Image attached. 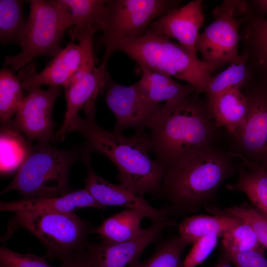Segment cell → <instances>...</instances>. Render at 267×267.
<instances>
[{"mask_svg":"<svg viewBox=\"0 0 267 267\" xmlns=\"http://www.w3.org/2000/svg\"><path fill=\"white\" fill-rule=\"evenodd\" d=\"M196 91L165 102L148 129L151 152L164 172L191 153L215 145L221 134Z\"/></svg>","mask_w":267,"mask_h":267,"instance_id":"1","label":"cell"},{"mask_svg":"<svg viewBox=\"0 0 267 267\" xmlns=\"http://www.w3.org/2000/svg\"><path fill=\"white\" fill-rule=\"evenodd\" d=\"M229 150L215 145L196 150L164 172L160 192L170 217L213 206L222 183L237 171Z\"/></svg>","mask_w":267,"mask_h":267,"instance_id":"2","label":"cell"},{"mask_svg":"<svg viewBox=\"0 0 267 267\" xmlns=\"http://www.w3.org/2000/svg\"><path fill=\"white\" fill-rule=\"evenodd\" d=\"M96 108L79 115L69 127L67 134L78 132L84 138L83 145L88 152L101 154L117 167L120 184L140 194H159L164 171L156 160L149 156L151 152L149 135L136 132L132 136H125L99 126L95 119Z\"/></svg>","mask_w":267,"mask_h":267,"instance_id":"3","label":"cell"},{"mask_svg":"<svg viewBox=\"0 0 267 267\" xmlns=\"http://www.w3.org/2000/svg\"><path fill=\"white\" fill-rule=\"evenodd\" d=\"M122 51L140 68L175 77L194 87L198 93H206L216 69L199 59L179 44L148 29L141 37L120 41L114 51Z\"/></svg>","mask_w":267,"mask_h":267,"instance_id":"4","label":"cell"},{"mask_svg":"<svg viewBox=\"0 0 267 267\" xmlns=\"http://www.w3.org/2000/svg\"><path fill=\"white\" fill-rule=\"evenodd\" d=\"M50 142L31 145L28 153L11 182L0 194L18 191L25 199L52 197L72 191L69 174L72 165L83 162L89 153L83 146L60 150Z\"/></svg>","mask_w":267,"mask_h":267,"instance_id":"5","label":"cell"},{"mask_svg":"<svg viewBox=\"0 0 267 267\" xmlns=\"http://www.w3.org/2000/svg\"><path fill=\"white\" fill-rule=\"evenodd\" d=\"M19 228L39 240L45 248L47 258L62 262L87 248L89 243L88 236L93 233L94 227L75 213L20 211L10 218L4 238Z\"/></svg>","mask_w":267,"mask_h":267,"instance_id":"6","label":"cell"},{"mask_svg":"<svg viewBox=\"0 0 267 267\" xmlns=\"http://www.w3.org/2000/svg\"><path fill=\"white\" fill-rule=\"evenodd\" d=\"M26 27L19 43L21 50L6 56L4 64L16 71L41 56H54L62 47L66 31L72 26L71 14L60 0H31Z\"/></svg>","mask_w":267,"mask_h":267,"instance_id":"7","label":"cell"},{"mask_svg":"<svg viewBox=\"0 0 267 267\" xmlns=\"http://www.w3.org/2000/svg\"><path fill=\"white\" fill-rule=\"evenodd\" d=\"M180 0H107L106 26L99 40L104 46V56L110 57L116 45L125 40L137 39L149 25L163 15L179 8Z\"/></svg>","mask_w":267,"mask_h":267,"instance_id":"8","label":"cell"},{"mask_svg":"<svg viewBox=\"0 0 267 267\" xmlns=\"http://www.w3.org/2000/svg\"><path fill=\"white\" fill-rule=\"evenodd\" d=\"M248 7L246 0H224L213 9L214 21L199 34L195 44L203 61L217 70L239 57L241 15Z\"/></svg>","mask_w":267,"mask_h":267,"instance_id":"9","label":"cell"},{"mask_svg":"<svg viewBox=\"0 0 267 267\" xmlns=\"http://www.w3.org/2000/svg\"><path fill=\"white\" fill-rule=\"evenodd\" d=\"M248 104L245 122L230 138L233 157L267 163V84L251 79L241 88Z\"/></svg>","mask_w":267,"mask_h":267,"instance_id":"10","label":"cell"},{"mask_svg":"<svg viewBox=\"0 0 267 267\" xmlns=\"http://www.w3.org/2000/svg\"><path fill=\"white\" fill-rule=\"evenodd\" d=\"M93 37L92 35L86 36L79 41L78 44L70 42L40 73L25 75L20 80L24 90L29 92L44 85L62 86L65 89L76 74L94 71L96 67Z\"/></svg>","mask_w":267,"mask_h":267,"instance_id":"11","label":"cell"},{"mask_svg":"<svg viewBox=\"0 0 267 267\" xmlns=\"http://www.w3.org/2000/svg\"><path fill=\"white\" fill-rule=\"evenodd\" d=\"M29 92L6 126L23 133L31 143L35 140L54 142L52 114L55 100L62 93L61 87L50 86L46 90L38 87Z\"/></svg>","mask_w":267,"mask_h":267,"instance_id":"12","label":"cell"},{"mask_svg":"<svg viewBox=\"0 0 267 267\" xmlns=\"http://www.w3.org/2000/svg\"><path fill=\"white\" fill-rule=\"evenodd\" d=\"M105 100L115 116L114 132L118 134L128 129L144 132L162 106L146 100L134 85L126 86L116 83L108 73Z\"/></svg>","mask_w":267,"mask_h":267,"instance_id":"13","label":"cell"},{"mask_svg":"<svg viewBox=\"0 0 267 267\" xmlns=\"http://www.w3.org/2000/svg\"><path fill=\"white\" fill-rule=\"evenodd\" d=\"M176 224L175 219L153 222L148 228L130 240L114 242L103 239L89 243L88 251L94 267H140V257L144 249L156 242L167 227Z\"/></svg>","mask_w":267,"mask_h":267,"instance_id":"14","label":"cell"},{"mask_svg":"<svg viewBox=\"0 0 267 267\" xmlns=\"http://www.w3.org/2000/svg\"><path fill=\"white\" fill-rule=\"evenodd\" d=\"M83 162L88 169L84 180L85 188L105 209L108 206L125 207L139 212L153 222H163L173 218L169 216L166 208L158 209L153 207L143 195L135 193L120 184L111 183L97 175L91 166L90 154Z\"/></svg>","mask_w":267,"mask_h":267,"instance_id":"15","label":"cell"},{"mask_svg":"<svg viewBox=\"0 0 267 267\" xmlns=\"http://www.w3.org/2000/svg\"><path fill=\"white\" fill-rule=\"evenodd\" d=\"M108 59L103 56L101 63L94 71L76 74L65 89L66 111L64 122L55 134L58 140H64L69 127L79 116V111L86 106L95 104L98 95L102 94L106 89Z\"/></svg>","mask_w":267,"mask_h":267,"instance_id":"16","label":"cell"},{"mask_svg":"<svg viewBox=\"0 0 267 267\" xmlns=\"http://www.w3.org/2000/svg\"><path fill=\"white\" fill-rule=\"evenodd\" d=\"M202 0H194L172 10L154 20L148 29L156 33L179 42L193 54L196 55L195 44L199 30L204 20Z\"/></svg>","mask_w":267,"mask_h":267,"instance_id":"17","label":"cell"},{"mask_svg":"<svg viewBox=\"0 0 267 267\" xmlns=\"http://www.w3.org/2000/svg\"><path fill=\"white\" fill-rule=\"evenodd\" d=\"M241 16L240 39L251 78L267 84V18L255 12L249 4Z\"/></svg>","mask_w":267,"mask_h":267,"instance_id":"18","label":"cell"},{"mask_svg":"<svg viewBox=\"0 0 267 267\" xmlns=\"http://www.w3.org/2000/svg\"><path fill=\"white\" fill-rule=\"evenodd\" d=\"M87 207L105 209L85 188L59 196L0 202V211L14 213L29 210L72 213Z\"/></svg>","mask_w":267,"mask_h":267,"instance_id":"19","label":"cell"},{"mask_svg":"<svg viewBox=\"0 0 267 267\" xmlns=\"http://www.w3.org/2000/svg\"><path fill=\"white\" fill-rule=\"evenodd\" d=\"M240 88H235L208 97L207 107L211 117L229 138L235 135L242 127L248 113L246 97Z\"/></svg>","mask_w":267,"mask_h":267,"instance_id":"20","label":"cell"},{"mask_svg":"<svg viewBox=\"0 0 267 267\" xmlns=\"http://www.w3.org/2000/svg\"><path fill=\"white\" fill-rule=\"evenodd\" d=\"M68 8L73 25L70 28L71 42L79 41L89 35L103 32L107 19V0H60Z\"/></svg>","mask_w":267,"mask_h":267,"instance_id":"21","label":"cell"},{"mask_svg":"<svg viewBox=\"0 0 267 267\" xmlns=\"http://www.w3.org/2000/svg\"><path fill=\"white\" fill-rule=\"evenodd\" d=\"M140 79L134 86L148 101L156 104L182 97L195 91L190 84L183 85L171 76L141 68Z\"/></svg>","mask_w":267,"mask_h":267,"instance_id":"22","label":"cell"},{"mask_svg":"<svg viewBox=\"0 0 267 267\" xmlns=\"http://www.w3.org/2000/svg\"><path fill=\"white\" fill-rule=\"evenodd\" d=\"M237 169L238 178L236 183L226 186L230 190L241 191L247 196L257 210L267 212V174L260 164L243 160Z\"/></svg>","mask_w":267,"mask_h":267,"instance_id":"23","label":"cell"},{"mask_svg":"<svg viewBox=\"0 0 267 267\" xmlns=\"http://www.w3.org/2000/svg\"><path fill=\"white\" fill-rule=\"evenodd\" d=\"M242 222L238 218L225 215H195L179 224V236L188 243L212 233L222 237Z\"/></svg>","mask_w":267,"mask_h":267,"instance_id":"24","label":"cell"},{"mask_svg":"<svg viewBox=\"0 0 267 267\" xmlns=\"http://www.w3.org/2000/svg\"><path fill=\"white\" fill-rule=\"evenodd\" d=\"M144 218L139 212L127 209L105 220L99 226L94 227L93 233L111 242L127 241L142 232L144 229L140 224Z\"/></svg>","mask_w":267,"mask_h":267,"instance_id":"25","label":"cell"},{"mask_svg":"<svg viewBox=\"0 0 267 267\" xmlns=\"http://www.w3.org/2000/svg\"><path fill=\"white\" fill-rule=\"evenodd\" d=\"M0 143V172L2 174L18 169L32 145L20 133L7 126H1Z\"/></svg>","mask_w":267,"mask_h":267,"instance_id":"26","label":"cell"},{"mask_svg":"<svg viewBox=\"0 0 267 267\" xmlns=\"http://www.w3.org/2000/svg\"><path fill=\"white\" fill-rule=\"evenodd\" d=\"M24 1L0 0V41L1 45L19 44L26 27L23 6Z\"/></svg>","mask_w":267,"mask_h":267,"instance_id":"27","label":"cell"},{"mask_svg":"<svg viewBox=\"0 0 267 267\" xmlns=\"http://www.w3.org/2000/svg\"><path fill=\"white\" fill-rule=\"evenodd\" d=\"M21 80L12 70L4 67L0 71V119L1 126L8 125L16 114L24 96Z\"/></svg>","mask_w":267,"mask_h":267,"instance_id":"28","label":"cell"},{"mask_svg":"<svg viewBox=\"0 0 267 267\" xmlns=\"http://www.w3.org/2000/svg\"><path fill=\"white\" fill-rule=\"evenodd\" d=\"M246 60V54L243 51L226 69L213 77L206 92L207 97L218 95L235 88L241 89L252 79Z\"/></svg>","mask_w":267,"mask_h":267,"instance_id":"29","label":"cell"},{"mask_svg":"<svg viewBox=\"0 0 267 267\" xmlns=\"http://www.w3.org/2000/svg\"><path fill=\"white\" fill-rule=\"evenodd\" d=\"M188 244L180 236L167 238L140 267H182L181 256Z\"/></svg>","mask_w":267,"mask_h":267,"instance_id":"30","label":"cell"},{"mask_svg":"<svg viewBox=\"0 0 267 267\" xmlns=\"http://www.w3.org/2000/svg\"><path fill=\"white\" fill-rule=\"evenodd\" d=\"M205 209L215 215H225L238 218L248 224L256 232L260 243L267 250V220L257 210L239 206L223 210L209 206Z\"/></svg>","mask_w":267,"mask_h":267,"instance_id":"31","label":"cell"},{"mask_svg":"<svg viewBox=\"0 0 267 267\" xmlns=\"http://www.w3.org/2000/svg\"><path fill=\"white\" fill-rule=\"evenodd\" d=\"M222 243V249L235 252L256 250L265 248L260 243L252 227L244 222L224 234Z\"/></svg>","mask_w":267,"mask_h":267,"instance_id":"32","label":"cell"},{"mask_svg":"<svg viewBox=\"0 0 267 267\" xmlns=\"http://www.w3.org/2000/svg\"><path fill=\"white\" fill-rule=\"evenodd\" d=\"M46 258L45 255L21 254L9 249L4 245L0 248V267H55L48 263Z\"/></svg>","mask_w":267,"mask_h":267,"instance_id":"33","label":"cell"},{"mask_svg":"<svg viewBox=\"0 0 267 267\" xmlns=\"http://www.w3.org/2000/svg\"><path fill=\"white\" fill-rule=\"evenodd\" d=\"M219 236L208 234L194 243V245L182 262V267H196L201 264L216 247Z\"/></svg>","mask_w":267,"mask_h":267,"instance_id":"34","label":"cell"},{"mask_svg":"<svg viewBox=\"0 0 267 267\" xmlns=\"http://www.w3.org/2000/svg\"><path fill=\"white\" fill-rule=\"evenodd\" d=\"M264 249L235 252L222 248V254L235 267H267V259Z\"/></svg>","mask_w":267,"mask_h":267,"instance_id":"35","label":"cell"},{"mask_svg":"<svg viewBox=\"0 0 267 267\" xmlns=\"http://www.w3.org/2000/svg\"><path fill=\"white\" fill-rule=\"evenodd\" d=\"M61 263L60 267H94L87 248L75 253Z\"/></svg>","mask_w":267,"mask_h":267,"instance_id":"36","label":"cell"},{"mask_svg":"<svg viewBox=\"0 0 267 267\" xmlns=\"http://www.w3.org/2000/svg\"><path fill=\"white\" fill-rule=\"evenodd\" d=\"M249 6L256 12L265 15L267 14V0L247 1Z\"/></svg>","mask_w":267,"mask_h":267,"instance_id":"37","label":"cell"},{"mask_svg":"<svg viewBox=\"0 0 267 267\" xmlns=\"http://www.w3.org/2000/svg\"><path fill=\"white\" fill-rule=\"evenodd\" d=\"M215 267H232L231 263L223 255L221 254L219 260Z\"/></svg>","mask_w":267,"mask_h":267,"instance_id":"38","label":"cell"},{"mask_svg":"<svg viewBox=\"0 0 267 267\" xmlns=\"http://www.w3.org/2000/svg\"><path fill=\"white\" fill-rule=\"evenodd\" d=\"M264 171L267 174V163L260 164Z\"/></svg>","mask_w":267,"mask_h":267,"instance_id":"39","label":"cell"},{"mask_svg":"<svg viewBox=\"0 0 267 267\" xmlns=\"http://www.w3.org/2000/svg\"><path fill=\"white\" fill-rule=\"evenodd\" d=\"M260 213L267 220V212L264 213Z\"/></svg>","mask_w":267,"mask_h":267,"instance_id":"40","label":"cell"}]
</instances>
